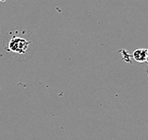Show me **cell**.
Here are the masks:
<instances>
[{"mask_svg":"<svg viewBox=\"0 0 148 140\" xmlns=\"http://www.w3.org/2000/svg\"><path fill=\"white\" fill-rule=\"evenodd\" d=\"M147 77H148V67H147Z\"/></svg>","mask_w":148,"mask_h":140,"instance_id":"cell-5","label":"cell"},{"mask_svg":"<svg viewBox=\"0 0 148 140\" xmlns=\"http://www.w3.org/2000/svg\"><path fill=\"white\" fill-rule=\"evenodd\" d=\"M37 40L29 30L19 28L7 33L3 41L4 51L10 58L23 62L31 58L36 51Z\"/></svg>","mask_w":148,"mask_h":140,"instance_id":"cell-1","label":"cell"},{"mask_svg":"<svg viewBox=\"0 0 148 140\" xmlns=\"http://www.w3.org/2000/svg\"><path fill=\"white\" fill-rule=\"evenodd\" d=\"M131 56L136 62H138L140 63L146 62V49H144V48L136 49Z\"/></svg>","mask_w":148,"mask_h":140,"instance_id":"cell-2","label":"cell"},{"mask_svg":"<svg viewBox=\"0 0 148 140\" xmlns=\"http://www.w3.org/2000/svg\"><path fill=\"white\" fill-rule=\"evenodd\" d=\"M146 62L148 63V48L146 49Z\"/></svg>","mask_w":148,"mask_h":140,"instance_id":"cell-3","label":"cell"},{"mask_svg":"<svg viewBox=\"0 0 148 140\" xmlns=\"http://www.w3.org/2000/svg\"><path fill=\"white\" fill-rule=\"evenodd\" d=\"M5 1H6V0H0V2H2V3H3V2H5Z\"/></svg>","mask_w":148,"mask_h":140,"instance_id":"cell-4","label":"cell"}]
</instances>
